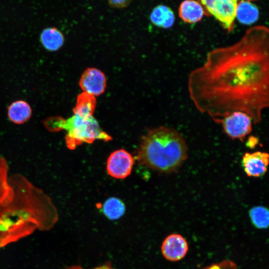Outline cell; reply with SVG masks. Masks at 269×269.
Here are the masks:
<instances>
[{
    "mask_svg": "<svg viewBox=\"0 0 269 269\" xmlns=\"http://www.w3.org/2000/svg\"><path fill=\"white\" fill-rule=\"evenodd\" d=\"M187 85L195 108L213 120L241 111L260 123L269 105L268 28L252 27L238 41L210 50Z\"/></svg>",
    "mask_w": 269,
    "mask_h": 269,
    "instance_id": "6da1fadb",
    "label": "cell"
},
{
    "mask_svg": "<svg viewBox=\"0 0 269 269\" xmlns=\"http://www.w3.org/2000/svg\"><path fill=\"white\" fill-rule=\"evenodd\" d=\"M187 146L176 130L160 126L149 129L140 139L136 158L142 165L154 170L174 172L187 157Z\"/></svg>",
    "mask_w": 269,
    "mask_h": 269,
    "instance_id": "7a4b0ae2",
    "label": "cell"
},
{
    "mask_svg": "<svg viewBox=\"0 0 269 269\" xmlns=\"http://www.w3.org/2000/svg\"><path fill=\"white\" fill-rule=\"evenodd\" d=\"M50 229L46 218L29 204L13 198L0 206V247L26 236L35 229Z\"/></svg>",
    "mask_w": 269,
    "mask_h": 269,
    "instance_id": "3957f363",
    "label": "cell"
},
{
    "mask_svg": "<svg viewBox=\"0 0 269 269\" xmlns=\"http://www.w3.org/2000/svg\"><path fill=\"white\" fill-rule=\"evenodd\" d=\"M44 125L50 131H66V144L71 150L84 143H92L98 139L104 141L112 139V136L101 128L93 116L83 117L74 114L66 120L54 117L46 120Z\"/></svg>",
    "mask_w": 269,
    "mask_h": 269,
    "instance_id": "277c9868",
    "label": "cell"
},
{
    "mask_svg": "<svg viewBox=\"0 0 269 269\" xmlns=\"http://www.w3.org/2000/svg\"><path fill=\"white\" fill-rule=\"evenodd\" d=\"M206 15H212L228 32L234 27L238 0H198Z\"/></svg>",
    "mask_w": 269,
    "mask_h": 269,
    "instance_id": "5b68a950",
    "label": "cell"
},
{
    "mask_svg": "<svg viewBox=\"0 0 269 269\" xmlns=\"http://www.w3.org/2000/svg\"><path fill=\"white\" fill-rule=\"evenodd\" d=\"M220 124L225 133L233 139L244 141L252 130V119L246 113L235 111L220 118L213 120Z\"/></svg>",
    "mask_w": 269,
    "mask_h": 269,
    "instance_id": "8992f818",
    "label": "cell"
},
{
    "mask_svg": "<svg viewBox=\"0 0 269 269\" xmlns=\"http://www.w3.org/2000/svg\"><path fill=\"white\" fill-rule=\"evenodd\" d=\"M134 163L132 154L125 149H117L109 155L106 168L108 173L116 179H124L131 173Z\"/></svg>",
    "mask_w": 269,
    "mask_h": 269,
    "instance_id": "52a82bcc",
    "label": "cell"
},
{
    "mask_svg": "<svg viewBox=\"0 0 269 269\" xmlns=\"http://www.w3.org/2000/svg\"><path fill=\"white\" fill-rule=\"evenodd\" d=\"M79 84L83 92L98 96L105 92L107 79L104 73L99 69L88 68L82 73Z\"/></svg>",
    "mask_w": 269,
    "mask_h": 269,
    "instance_id": "ba28073f",
    "label": "cell"
},
{
    "mask_svg": "<svg viewBox=\"0 0 269 269\" xmlns=\"http://www.w3.org/2000/svg\"><path fill=\"white\" fill-rule=\"evenodd\" d=\"M161 250L167 260L176 262L185 257L188 250V244L182 235L172 234L164 239Z\"/></svg>",
    "mask_w": 269,
    "mask_h": 269,
    "instance_id": "9c48e42d",
    "label": "cell"
},
{
    "mask_svg": "<svg viewBox=\"0 0 269 269\" xmlns=\"http://www.w3.org/2000/svg\"><path fill=\"white\" fill-rule=\"evenodd\" d=\"M269 157L268 153L265 152L245 153L243 156L242 165L247 175L254 177L263 176L267 170Z\"/></svg>",
    "mask_w": 269,
    "mask_h": 269,
    "instance_id": "30bf717a",
    "label": "cell"
},
{
    "mask_svg": "<svg viewBox=\"0 0 269 269\" xmlns=\"http://www.w3.org/2000/svg\"><path fill=\"white\" fill-rule=\"evenodd\" d=\"M205 14L201 4L195 0H185L179 7V15L185 22L194 23L199 22Z\"/></svg>",
    "mask_w": 269,
    "mask_h": 269,
    "instance_id": "8fae6325",
    "label": "cell"
},
{
    "mask_svg": "<svg viewBox=\"0 0 269 269\" xmlns=\"http://www.w3.org/2000/svg\"><path fill=\"white\" fill-rule=\"evenodd\" d=\"M8 170L7 161L0 156V206L8 204L13 196V189L9 182Z\"/></svg>",
    "mask_w": 269,
    "mask_h": 269,
    "instance_id": "7c38bea8",
    "label": "cell"
},
{
    "mask_svg": "<svg viewBox=\"0 0 269 269\" xmlns=\"http://www.w3.org/2000/svg\"><path fill=\"white\" fill-rule=\"evenodd\" d=\"M149 19L154 25L167 29L173 25L175 16L170 7L160 4L153 8L149 15Z\"/></svg>",
    "mask_w": 269,
    "mask_h": 269,
    "instance_id": "4fadbf2b",
    "label": "cell"
},
{
    "mask_svg": "<svg viewBox=\"0 0 269 269\" xmlns=\"http://www.w3.org/2000/svg\"><path fill=\"white\" fill-rule=\"evenodd\" d=\"M40 39L44 47L50 51L58 50L64 42L63 33L53 27L44 29L40 34Z\"/></svg>",
    "mask_w": 269,
    "mask_h": 269,
    "instance_id": "5bb4252c",
    "label": "cell"
},
{
    "mask_svg": "<svg viewBox=\"0 0 269 269\" xmlns=\"http://www.w3.org/2000/svg\"><path fill=\"white\" fill-rule=\"evenodd\" d=\"M32 110L25 101L18 100L11 103L8 108L7 115L9 120L16 124H21L30 118Z\"/></svg>",
    "mask_w": 269,
    "mask_h": 269,
    "instance_id": "9a60e30c",
    "label": "cell"
},
{
    "mask_svg": "<svg viewBox=\"0 0 269 269\" xmlns=\"http://www.w3.org/2000/svg\"><path fill=\"white\" fill-rule=\"evenodd\" d=\"M259 12L256 5L246 0H242L238 2L236 17L244 24H251L258 19Z\"/></svg>",
    "mask_w": 269,
    "mask_h": 269,
    "instance_id": "2e32d148",
    "label": "cell"
},
{
    "mask_svg": "<svg viewBox=\"0 0 269 269\" xmlns=\"http://www.w3.org/2000/svg\"><path fill=\"white\" fill-rule=\"evenodd\" d=\"M96 99L95 96L85 92L80 94L73 109V113L83 117L93 116L96 106Z\"/></svg>",
    "mask_w": 269,
    "mask_h": 269,
    "instance_id": "e0dca14e",
    "label": "cell"
},
{
    "mask_svg": "<svg viewBox=\"0 0 269 269\" xmlns=\"http://www.w3.org/2000/svg\"><path fill=\"white\" fill-rule=\"evenodd\" d=\"M102 210L103 213L109 219L115 220L123 216L126 211V207L123 202L119 198L111 197L104 202Z\"/></svg>",
    "mask_w": 269,
    "mask_h": 269,
    "instance_id": "ac0fdd59",
    "label": "cell"
},
{
    "mask_svg": "<svg viewBox=\"0 0 269 269\" xmlns=\"http://www.w3.org/2000/svg\"><path fill=\"white\" fill-rule=\"evenodd\" d=\"M249 216L253 225L258 229H265L269 224L268 209L263 206H256L250 209Z\"/></svg>",
    "mask_w": 269,
    "mask_h": 269,
    "instance_id": "d6986e66",
    "label": "cell"
},
{
    "mask_svg": "<svg viewBox=\"0 0 269 269\" xmlns=\"http://www.w3.org/2000/svg\"><path fill=\"white\" fill-rule=\"evenodd\" d=\"M132 0H108L109 5L114 8H124L128 6Z\"/></svg>",
    "mask_w": 269,
    "mask_h": 269,
    "instance_id": "ffe728a7",
    "label": "cell"
},
{
    "mask_svg": "<svg viewBox=\"0 0 269 269\" xmlns=\"http://www.w3.org/2000/svg\"><path fill=\"white\" fill-rule=\"evenodd\" d=\"M258 142V138L254 136H251L248 139L247 142V145L251 148L254 147Z\"/></svg>",
    "mask_w": 269,
    "mask_h": 269,
    "instance_id": "44dd1931",
    "label": "cell"
},
{
    "mask_svg": "<svg viewBox=\"0 0 269 269\" xmlns=\"http://www.w3.org/2000/svg\"><path fill=\"white\" fill-rule=\"evenodd\" d=\"M70 269H84L79 266H76V267H73L70 268ZM93 269H112L111 268L110 265L108 264V265H104L102 266L97 267Z\"/></svg>",
    "mask_w": 269,
    "mask_h": 269,
    "instance_id": "7402d4cb",
    "label": "cell"
}]
</instances>
